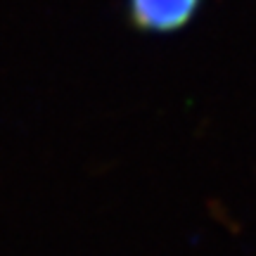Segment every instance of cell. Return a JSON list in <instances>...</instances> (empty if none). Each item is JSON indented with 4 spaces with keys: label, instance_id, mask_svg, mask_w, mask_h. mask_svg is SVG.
I'll use <instances>...</instances> for the list:
<instances>
[{
    "label": "cell",
    "instance_id": "1",
    "mask_svg": "<svg viewBox=\"0 0 256 256\" xmlns=\"http://www.w3.org/2000/svg\"><path fill=\"white\" fill-rule=\"evenodd\" d=\"M202 0H128L130 22L140 31L171 34L190 24L200 12Z\"/></svg>",
    "mask_w": 256,
    "mask_h": 256
}]
</instances>
